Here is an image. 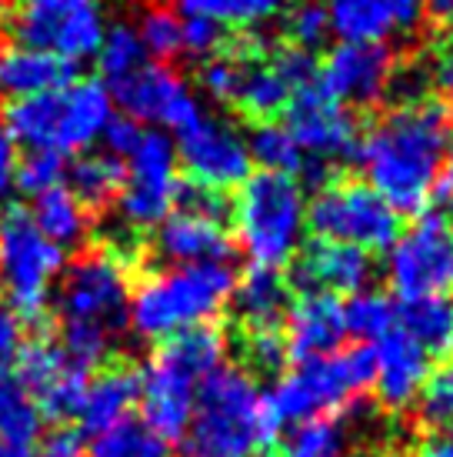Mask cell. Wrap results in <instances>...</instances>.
Listing matches in <instances>:
<instances>
[{
  "label": "cell",
  "instance_id": "6da1fadb",
  "mask_svg": "<svg viewBox=\"0 0 453 457\" xmlns=\"http://www.w3.org/2000/svg\"><path fill=\"white\" fill-rule=\"evenodd\" d=\"M450 140L453 117L447 104L407 97L360 137L357 164L397 214H420L441 187Z\"/></svg>",
  "mask_w": 453,
  "mask_h": 457
},
{
  "label": "cell",
  "instance_id": "7a4b0ae2",
  "mask_svg": "<svg viewBox=\"0 0 453 457\" xmlns=\"http://www.w3.org/2000/svg\"><path fill=\"white\" fill-rule=\"evenodd\" d=\"M224 354L226 337L214 324L177 330L153 347L140 374V401L144 424L161 434L167 445L187 434L197 391L217 368H224Z\"/></svg>",
  "mask_w": 453,
  "mask_h": 457
},
{
  "label": "cell",
  "instance_id": "3957f363",
  "mask_svg": "<svg viewBox=\"0 0 453 457\" xmlns=\"http://www.w3.org/2000/svg\"><path fill=\"white\" fill-rule=\"evenodd\" d=\"M370 387H374V347L367 344L301 361L293 370L280 374L277 384L264 394L267 431L277 445L284 428L347 414L370 394Z\"/></svg>",
  "mask_w": 453,
  "mask_h": 457
},
{
  "label": "cell",
  "instance_id": "277c9868",
  "mask_svg": "<svg viewBox=\"0 0 453 457\" xmlns=\"http://www.w3.org/2000/svg\"><path fill=\"white\" fill-rule=\"evenodd\" d=\"M184 457H257L274 447L264 420V391L243 368H217L197 391Z\"/></svg>",
  "mask_w": 453,
  "mask_h": 457
},
{
  "label": "cell",
  "instance_id": "5b68a950",
  "mask_svg": "<svg viewBox=\"0 0 453 457\" xmlns=\"http://www.w3.org/2000/svg\"><path fill=\"white\" fill-rule=\"evenodd\" d=\"M237 274L226 261L167 267L134 284L127 324L144 341H164L177 330L201 328L220 314L234 294Z\"/></svg>",
  "mask_w": 453,
  "mask_h": 457
},
{
  "label": "cell",
  "instance_id": "8992f818",
  "mask_svg": "<svg viewBox=\"0 0 453 457\" xmlns=\"http://www.w3.org/2000/svg\"><path fill=\"white\" fill-rule=\"evenodd\" d=\"M113 120V97L103 80L74 77L57 90L7 101L4 107V130L13 144H24L27 151L54 154H84L90 144L103 137Z\"/></svg>",
  "mask_w": 453,
  "mask_h": 457
},
{
  "label": "cell",
  "instance_id": "52a82bcc",
  "mask_svg": "<svg viewBox=\"0 0 453 457\" xmlns=\"http://www.w3.org/2000/svg\"><path fill=\"white\" fill-rule=\"evenodd\" d=\"M234 214V244L251 267L280 270L301 254L303 230H307V194L301 178L287 174H251L237 187L230 204Z\"/></svg>",
  "mask_w": 453,
  "mask_h": 457
},
{
  "label": "cell",
  "instance_id": "ba28073f",
  "mask_svg": "<svg viewBox=\"0 0 453 457\" xmlns=\"http://www.w3.org/2000/svg\"><path fill=\"white\" fill-rule=\"evenodd\" d=\"M307 230L314 241L360 247L367 254L391 251L400 237V214L367 180L340 178L307 197Z\"/></svg>",
  "mask_w": 453,
  "mask_h": 457
},
{
  "label": "cell",
  "instance_id": "9c48e42d",
  "mask_svg": "<svg viewBox=\"0 0 453 457\" xmlns=\"http://www.w3.org/2000/svg\"><path fill=\"white\" fill-rule=\"evenodd\" d=\"M63 267L67 251L47 241L27 211H7L0 217V291L24 324L44 320Z\"/></svg>",
  "mask_w": 453,
  "mask_h": 457
},
{
  "label": "cell",
  "instance_id": "30bf717a",
  "mask_svg": "<svg viewBox=\"0 0 453 457\" xmlns=\"http://www.w3.org/2000/svg\"><path fill=\"white\" fill-rule=\"evenodd\" d=\"M4 30L21 47L74 64L101 51L107 24L97 0H13L4 11Z\"/></svg>",
  "mask_w": 453,
  "mask_h": 457
},
{
  "label": "cell",
  "instance_id": "8fae6325",
  "mask_svg": "<svg viewBox=\"0 0 453 457\" xmlns=\"http://www.w3.org/2000/svg\"><path fill=\"white\" fill-rule=\"evenodd\" d=\"M130 291H134L130 261L113 247H94L63 267L57 287V314L63 324H94L113 334L127 324Z\"/></svg>",
  "mask_w": 453,
  "mask_h": 457
},
{
  "label": "cell",
  "instance_id": "7c38bea8",
  "mask_svg": "<svg viewBox=\"0 0 453 457\" xmlns=\"http://www.w3.org/2000/svg\"><path fill=\"white\" fill-rule=\"evenodd\" d=\"M180 184L174 137L164 130H144L140 144L127 157L124 184L117 194L120 220L130 230L161 228L174 214Z\"/></svg>",
  "mask_w": 453,
  "mask_h": 457
},
{
  "label": "cell",
  "instance_id": "4fadbf2b",
  "mask_svg": "<svg viewBox=\"0 0 453 457\" xmlns=\"http://www.w3.org/2000/svg\"><path fill=\"white\" fill-rule=\"evenodd\" d=\"M387 280L400 301L453 294V234L447 220L424 214L387 251Z\"/></svg>",
  "mask_w": 453,
  "mask_h": 457
},
{
  "label": "cell",
  "instance_id": "5bb4252c",
  "mask_svg": "<svg viewBox=\"0 0 453 457\" xmlns=\"http://www.w3.org/2000/svg\"><path fill=\"white\" fill-rule=\"evenodd\" d=\"M177 164H184L187 178L210 191H230L251 178V151L247 137L226 117L201 114L194 124L177 130Z\"/></svg>",
  "mask_w": 453,
  "mask_h": 457
},
{
  "label": "cell",
  "instance_id": "9a60e30c",
  "mask_svg": "<svg viewBox=\"0 0 453 457\" xmlns=\"http://www.w3.org/2000/svg\"><path fill=\"white\" fill-rule=\"evenodd\" d=\"M284 128L301 147L310 164H330L357 161L360 151V124L350 107L330 101L320 87L293 94L284 111Z\"/></svg>",
  "mask_w": 453,
  "mask_h": 457
},
{
  "label": "cell",
  "instance_id": "2e32d148",
  "mask_svg": "<svg viewBox=\"0 0 453 457\" xmlns=\"http://www.w3.org/2000/svg\"><path fill=\"white\" fill-rule=\"evenodd\" d=\"M113 104H120L124 117L134 124H151L153 130H184L203 114L197 94L170 64L147 61L137 74L111 87Z\"/></svg>",
  "mask_w": 453,
  "mask_h": 457
},
{
  "label": "cell",
  "instance_id": "e0dca14e",
  "mask_svg": "<svg viewBox=\"0 0 453 457\" xmlns=\"http://www.w3.org/2000/svg\"><path fill=\"white\" fill-rule=\"evenodd\" d=\"M397 80V54L387 44H337L324 57L317 87L343 107H374Z\"/></svg>",
  "mask_w": 453,
  "mask_h": 457
},
{
  "label": "cell",
  "instance_id": "ac0fdd59",
  "mask_svg": "<svg viewBox=\"0 0 453 457\" xmlns=\"http://www.w3.org/2000/svg\"><path fill=\"white\" fill-rule=\"evenodd\" d=\"M374 280V261L367 251L350 244L314 241L293 257L287 284L301 294H357Z\"/></svg>",
  "mask_w": 453,
  "mask_h": 457
},
{
  "label": "cell",
  "instance_id": "d6986e66",
  "mask_svg": "<svg viewBox=\"0 0 453 457\" xmlns=\"http://www.w3.org/2000/svg\"><path fill=\"white\" fill-rule=\"evenodd\" d=\"M430 374H433L430 354L416 341H410L400 328H393L383 341L374 344V387L370 391L380 407H387L393 414L414 407L427 387Z\"/></svg>",
  "mask_w": 453,
  "mask_h": 457
},
{
  "label": "cell",
  "instance_id": "ffe728a7",
  "mask_svg": "<svg viewBox=\"0 0 453 457\" xmlns=\"http://www.w3.org/2000/svg\"><path fill=\"white\" fill-rule=\"evenodd\" d=\"M330 34L340 44H387L414 34L424 21L420 0H324Z\"/></svg>",
  "mask_w": 453,
  "mask_h": 457
},
{
  "label": "cell",
  "instance_id": "44dd1931",
  "mask_svg": "<svg viewBox=\"0 0 453 457\" xmlns=\"http://www.w3.org/2000/svg\"><path fill=\"white\" fill-rule=\"evenodd\" d=\"M347 341L343 301L334 294H301L284 318V344L290 361H314L340 351Z\"/></svg>",
  "mask_w": 453,
  "mask_h": 457
},
{
  "label": "cell",
  "instance_id": "7402d4cb",
  "mask_svg": "<svg viewBox=\"0 0 453 457\" xmlns=\"http://www.w3.org/2000/svg\"><path fill=\"white\" fill-rule=\"evenodd\" d=\"M153 254L170 267L187 264H214L226 261L234 251V237L226 234L220 220L187 211H174L161 228H153Z\"/></svg>",
  "mask_w": 453,
  "mask_h": 457
},
{
  "label": "cell",
  "instance_id": "603a6c76",
  "mask_svg": "<svg viewBox=\"0 0 453 457\" xmlns=\"http://www.w3.org/2000/svg\"><path fill=\"white\" fill-rule=\"evenodd\" d=\"M74 77V64H67L47 51L21 47V44L0 47V97H7V101L37 97V94L70 84Z\"/></svg>",
  "mask_w": 453,
  "mask_h": 457
},
{
  "label": "cell",
  "instance_id": "cb8c5ba5",
  "mask_svg": "<svg viewBox=\"0 0 453 457\" xmlns=\"http://www.w3.org/2000/svg\"><path fill=\"white\" fill-rule=\"evenodd\" d=\"M137 401L140 370L134 364H107L97 370L94 381H87V394H84V407H80L77 424L87 434H101L130 418Z\"/></svg>",
  "mask_w": 453,
  "mask_h": 457
},
{
  "label": "cell",
  "instance_id": "d4e9b609",
  "mask_svg": "<svg viewBox=\"0 0 453 457\" xmlns=\"http://www.w3.org/2000/svg\"><path fill=\"white\" fill-rule=\"evenodd\" d=\"M230 301H234L243 330H277V324L287 318L293 304L287 278L267 267H251L243 278H237Z\"/></svg>",
  "mask_w": 453,
  "mask_h": 457
},
{
  "label": "cell",
  "instance_id": "484cf974",
  "mask_svg": "<svg viewBox=\"0 0 453 457\" xmlns=\"http://www.w3.org/2000/svg\"><path fill=\"white\" fill-rule=\"evenodd\" d=\"M290 97L293 94L274 74V67H270V61H267L264 54V40H260L251 51V57L243 61L237 94H234L230 107H237L240 114L247 117V120H253V124H267V120H274L277 114L287 111Z\"/></svg>",
  "mask_w": 453,
  "mask_h": 457
},
{
  "label": "cell",
  "instance_id": "4316f807",
  "mask_svg": "<svg viewBox=\"0 0 453 457\" xmlns=\"http://www.w3.org/2000/svg\"><path fill=\"white\" fill-rule=\"evenodd\" d=\"M30 220L47 241L63 247V251L80 247L90 234V211L67 187H54V191L34 197Z\"/></svg>",
  "mask_w": 453,
  "mask_h": 457
},
{
  "label": "cell",
  "instance_id": "83f0119b",
  "mask_svg": "<svg viewBox=\"0 0 453 457\" xmlns=\"http://www.w3.org/2000/svg\"><path fill=\"white\" fill-rule=\"evenodd\" d=\"M120 184H124V164L107 151H84L80 157H74V164H67V180H63V187L87 211L117 201Z\"/></svg>",
  "mask_w": 453,
  "mask_h": 457
},
{
  "label": "cell",
  "instance_id": "f1b7e54d",
  "mask_svg": "<svg viewBox=\"0 0 453 457\" xmlns=\"http://www.w3.org/2000/svg\"><path fill=\"white\" fill-rule=\"evenodd\" d=\"M397 328L416 341L427 354H441L453 344V304L447 297L427 301H400L397 307Z\"/></svg>",
  "mask_w": 453,
  "mask_h": 457
},
{
  "label": "cell",
  "instance_id": "f546056e",
  "mask_svg": "<svg viewBox=\"0 0 453 457\" xmlns=\"http://www.w3.org/2000/svg\"><path fill=\"white\" fill-rule=\"evenodd\" d=\"M44 414H40L34 394L13 378L11 370L0 374V441L17 447H30L44 434Z\"/></svg>",
  "mask_w": 453,
  "mask_h": 457
},
{
  "label": "cell",
  "instance_id": "4dcf8cb0",
  "mask_svg": "<svg viewBox=\"0 0 453 457\" xmlns=\"http://www.w3.org/2000/svg\"><path fill=\"white\" fill-rule=\"evenodd\" d=\"M350 434L340 418H314L293 424L284 441L267 451V457H347Z\"/></svg>",
  "mask_w": 453,
  "mask_h": 457
},
{
  "label": "cell",
  "instance_id": "1f68e13d",
  "mask_svg": "<svg viewBox=\"0 0 453 457\" xmlns=\"http://www.w3.org/2000/svg\"><path fill=\"white\" fill-rule=\"evenodd\" d=\"M343 324H347V334L357 337V344L374 347L397 328V304L383 291H374V287L357 291L343 304Z\"/></svg>",
  "mask_w": 453,
  "mask_h": 457
},
{
  "label": "cell",
  "instance_id": "d6a6232c",
  "mask_svg": "<svg viewBox=\"0 0 453 457\" xmlns=\"http://www.w3.org/2000/svg\"><path fill=\"white\" fill-rule=\"evenodd\" d=\"M184 17H207L220 27H257L284 13L287 0H174Z\"/></svg>",
  "mask_w": 453,
  "mask_h": 457
},
{
  "label": "cell",
  "instance_id": "836d02e7",
  "mask_svg": "<svg viewBox=\"0 0 453 457\" xmlns=\"http://www.w3.org/2000/svg\"><path fill=\"white\" fill-rule=\"evenodd\" d=\"M90 457H174L170 445L161 434H153L144 420L127 418L107 431L94 434L90 441Z\"/></svg>",
  "mask_w": 453,
  "mask_h": 457
},
{
  "label": "cell",
  "instance_id": "e575fe53",
  "mask_svg": "<svg viewBox=\"0 0 453 457\" xmlns=\"http://www.w3.org/2000/svg\"><path fill=\"white\" fill-rule=\"evenodd\" d=\"M247 151H251V161L270 170V174H287V178H297L307 167V157L301 154V147L293 144V137L287 134L284 124H257L247 137Z\"/></svg>",
  "mask_w": 453,
  "mask_h": 457
},
{
  "label": "cell",
  "instance_id": "d590c367",
  "mask_svg": "<svg viewBox=\"0 0 453 457\" xmlns=\"http://www.w3.org/2000/svg\"><path fill=\"white\" fill-rule=\"evenodd\" d=\"M147 61H151V57L144 51V44H140L134 27L117 24L103 34V44H101V51H97V67H101L103 87L107 90L117 87V84L127 80L130 74H137Z\"/></svg>",
  "mask_w": 453,
  "mask_h": 457
},
{
  "label": "cell",
  "instance_id": "8d00e7d4",
  "mask_svg": "<svg viewBox=\"0 0 453 457\" xmlns=\"http://www.w3.org/2000/svg\"><path fill=\"white\" fill-rule=\"evenodd\" d=\"M67 368H70V361L63 357L61 344L47 341V337H34V341L24 344V351L17 357L13 378L24 384L27 391L34 394V401H37L40 394L47 391Z\"/></svg>",
  "mask_w": 453,
  "mask_h": 457
},
{
  "label": "cell",
  "instance_id": "74e56055",
  "mask_svg": "<svg viewBox=\"0 0 453 457\" xmlns=\"http://www.w3.org/2000/svg\"><path fill=\"white\" fill-rule=\"evenodd\" d=\"M180 13L170 11L167 4H151L144 7L137 24V37L144 44L147 57H153L157 64H167L170 57L180 54Z\"/></svg>",
  "mask_w": 453,
  "mask_h": 457
},
{
  "label": "cell",
  "instance_id": "f35d334b",
  "mask_svg": "<svg viewBox=\"0 0 453 457\" xmlns=\"http://www.w3.org/2000/svg\"><path fill=\"white\" fill-rule=\"evenodd\" d=\"M87 370L70 368L63 370L61 378L47 387V391L37 397V407L44 420H54V424H70V420L80 418V407H84V394H87Z\"/></svg>",
  "mask_w": 453,
  "mask_h": 457
},
{
  "label": "cell",
  "instance_id": "ab89813d",
  "mask_svg": "<svg viewBox=\"0 0 453 457\" xmlns=\"http://www.w3.org/2000/svg\"><path fill=\"white\" fill-rule=\"evenodd\" d=\"M284 34L287 44L303 47V51H320L330 37V21L324 0H293L284 11Z\"/></svg>",
  "mask_w": 453,
  "mask_h": 457
},
{
  "label": "cell",
  "instance_id": "60d3db41",
  "mask_svg": "<svg viewBox=\"0 0 453 457\" xmlns=\"http://www.w3.org/2000/svg\"><path fill=\"white\" fill-rule=\"evenodd\" d=\"M67 180V157L54 151H27L17 161V191L27 197H40V194L63 187Z\"/></svg>",
  "mask_w": 453,
  "mask_h": 457
},
{
  "label": "cell",
  "instance_id": "b9f144b4",
  "mask_svg": "<svg viewBox=\"0 0 453 457\" xmlns=\"http://www.w3.org/2000/svg\"><path fill=\"white\" fill-rule=\"evenodd\" d=\"M61 351L63 357L80 370H94L111 354V330L94 328V324H63L61 328Z\"/></svg>",
  "mask_w": 453,
  "mask_h": 457
},
{
  "label": "cell",
  "instance_id": "7bdbcfd3",
  "mask_svg": "<svg viewBox=\"0 0 453 457\" xmlns=\"http://www.w3.org/2000/svg\"><path fill=\"white\" fill-rule=\"evenodd\" d=\"M287 361V344L280 330H243V370L247 374H280Z\"/></svg>",
  "mask_w": 453,
  "mask_h": 457
},
{
  "label": "cell",
  "instance_id": "ee69618b",
  "mask_svg": "<svg viewBox=\"0 0 453 457\" xmlns=\"http://www.w3.org/2000/svg\"><path fill=\"white\" fill-rule=\"evenodd\" d=\"M416 404H420V418L433 428H443L447 437H453V364L430 374Z\"/></svg>",
  "mask_w": 453,
  "mask_h": 457
},
{
  "label": "cell",
  "instance_id": "f6af8a7d",
  "mask_svg": "<svg viewBox=\"0 0 453 457\" xmlns=\"http://www.w3.org/2000/svg\"><path fill=\"white\" fill-rule=\"evenodd\" d=\"M267 61H270L274 74L284 80V87H287L290 94H301V90L317 87L320 61H317L310 51H303V47H293V44H284V47H280L277 54H270Z\"/></svg>",
  "mask_w": 453,
  "mask_h": 457
},
{
  "label": "cell",
  "instance_id": "bcb514c9",
  "mask_svg": "<svg viewBox=\"0 0 453 457\" xmlns=\"http://www.w3.org/2000/svg\"><path fill=\"white\" fill-rule=\"evenodd\" d=\"M226 47L224 27L207 21V17H184L180 21V54L197 57V61H210Z\"/></svg>",
  "mask_w": 453,
  "mask_h": 457
},
{
  "label": "cell",
  "instance_id": "7dc6e473",
  "mask_svg": "<svg viewBox=\"0 0 453 457\" xmlns=\"http://www.w3.org/2000/svg\"><path fill=\"white\" fill-rule=\"evenodd\" d=\"M174 211L201 214V217H210V220H220V224H224V217L230 214V204L224 201L220 191H210V187H201V184H194V180H184V184H180V194H177Z\"/></svg>",
  "mask_w": 453,
  "mask_h": 457
},
{
  "label": "cell",
  "instance_id": "c3c4849f",
  "mask_svg": "<svg viewBox=\"0 0 453 457\" xmlns=\"http://www.w3.org/2000/svg\"><path fill=\"white\" fill-rule=\"evenodd\" d=\"M27 344V330L24 320L13 314L11 307H0V374L13 370L17 357Z\"/></svg>",
  "mask_w": 453,
  "mask_h": 457
},
{
  "label": "cell",
  "instance_id": "681fc988",
  "mask_svg": "<svg viewBox=\"0 0 453 457\" xmlns=\"http://www.w3.org/2000/svg\"><path fill=\"white\" fill-rule=\"evenodd\" d=\"M140 137H144V128L140 124H134L130 117H113L111 124H107V130H103V147H107V154L111 157H130V151L140 144Z\"/></svg>",
  "mask_w": 453,
  "mask_h": 457
},
{
  "label": "cell",
  "instance_id": "f907efd6",
  "mask_svg": "<svg viewBox=\"0 0 453 457\" xmlns=\"http://www.w3.org/2000/svg\"><path fill=\"white\" fill-rule=\"evenodd\" d=\"M17 161H21V154H17V144L13 137L4 130L0 124V211L11 204V197L17 194Z\"/></svg>",
  "mask_w": 453,
  "mask_h": 457
},
{
  "label": "cell",
  "instance_id": "816d5d0a",
  "mask_svg": "<svg viewBox=\"0 0 453 457\" xmlns=\"http://www.w3.org/2000/svg\"><path fill=\"white\" fill-rule=\"evenodd\" d=\"M40 457H84L80 451V437L74 431H54L47 441H44V451Z\"/></svg>",
  "mask_w": 453,
  "mask_h": 457
},
{
  "label": "cell",
  "instance_id": "f5cc1de1",
  "mask_svg": "<svg viewBox=\"0 0 453 457\" xmlns=\"http://www.w3.org/2000/svg\"><path fill=\"white\" fill-rule=\"evenodd\" d=\"M414 457H453V437L447 434H433L427 441H420Z\"/></svg>",
  "mask_w": 453,
  "mask_h": 457
},
{
  "label": "cell",
  "instance_id": "db71d44e",
  "mask_svg": "<svg viewBox=\"0 0 453 457\" xmlns=\"http://www.w3.org/2000/svg\"><path fill=\"white\" fill-rule=\"evenodd\" d=\"M424 17H433L437 24H453V0H420Z\"/></svg>",
  "mask_w": 453,
  "mask_h": 457
},
{
  "label": "cell",
  "instance_id": "11a10c76",
  "mask_svg": "<svg viewBox=\"0 0 453 457\" xmlns=\"http://www.w3.org/2000/svg\"><path fill=\"white\" fill-rule=\"evenodd\" d=\"M437 74H441V84L453 94V47L441 57V64H437Z\"/></svg>",
  "mask_w": 453,
  "mask_h": 457
},
{
  "label": "cell",
  "instance_id": "9f6ffc18",
  "mask_svg": "<svg viewBox=\"0 0 453 457\" xmlns=\"http://www.w3.org/2000/svg\"><path fill=\"white\" fill-rule=\"evenodd\" d=\"M0 457H34V451H30V447H17V445L0 441Z\"/></svg>",
  "mask_w": 453,
  "mask_h": 457
},
{
  "label": "cell",
  "instance_id": "6f0895ef",
  "mask_svg": "<svg viewBox=\"0 0 453 457\" xmlns=\"http://www.w3.org/2000/svg\"><path fill=\"white\" fill-rule=\"evenodd\" d=\"M447 228H450V234H453V191L447 194Z\"/></svg>",
  "mask_w": 453,
  "mask_h": 457
},
{
  "label": "cell",
  "instance_id": "680465c9",
  "mask_svg": "<svg viewBox=\"0 0 453 457\" xmlns=\"http://www.w3.org/2000/svg\"><path fill=\"white\" fill-rule=\"evenodd\" d=\"M447 170L453 174V140H450V151H447Z\"/></svg>",
  "mask_w": 453,
  "mask_h": 457
}]
</instances>
